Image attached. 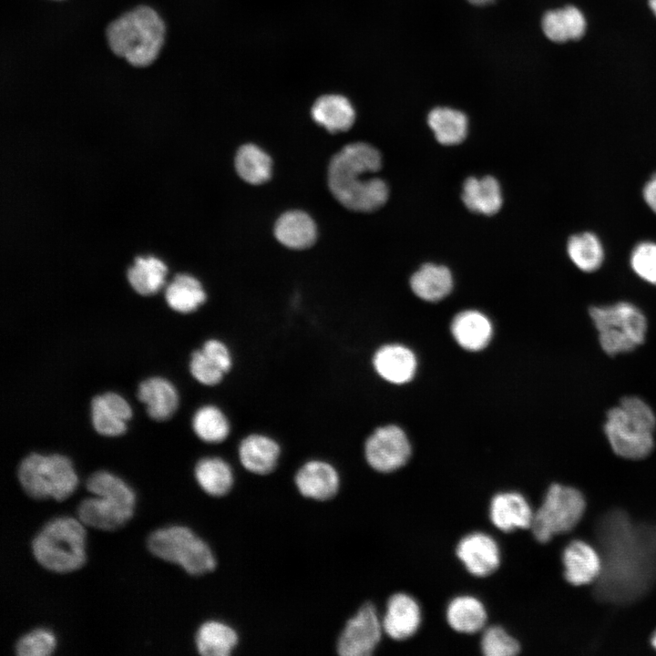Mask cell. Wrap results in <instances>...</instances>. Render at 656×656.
<instances>
[{
  "instance_id": "1",
  "label": "cell",
  "mask_w": 656,
  "mask_h": 656,
  "mask_svg": "<svg viewBox=\"0 0 656 656\" xmlns=\"http://www.w3.org/2000/svg\"><path fill=\"white\" fill-rule=\"evenodd\" d=\"M656 415L641 398L624 396L607 412L604 432L612 451L619 456L640 460L654 448Z\"/></svg>"
},
{
  "instance_id": "2",
  "label": "cell",
  "mask_w": 656,
  "mask_h": 656,
  "mask_svg": "<svg viewBox=\"0 0 656 656\" xmlns=\"http://www.w3.org/2000/svg\"><path fill=\"white\" fill-rule=\"evenodd\" d=\"M164 36L165 26L161 18L147 6L124 14L107 30L112 51L136 67H145L155 60Z\"/></svg>"
},
{
  "instance_id": "3",
  "label": "cell",
  "mask_w": 656,
  "mask_h": 656,
  "mask_svg": "<svg viewBox=\"0 0 656 656\" xmlns=\"http://www.w3.org/2000/svg\"><path fill=\"white\" fill-rule=\"evenodd\" d=\"M82 522L70 517L49 520L31 542L36 560L59 573L74 571L86 562V531Z\"/></svg>"
},
{
  "instance_id": "4",
  "label": "cell",
  "mask_w": 656,
  "mask_h": 656,
  "mask_svg": "<svg viewBox=\"0 0 656 656\" xmlns=\"http://www.w3.org/2000/svg\"><path fill=\"white\" fill-rule=\"evenodd\" d=\"M589 313L598 331L600 344L609 355L633 351L645 340L647 319L632 303L591 306Z\"/></svg>"
},
{
  "instance_id": "5",
  "label": "cell",
  "mask_w": 656,
  "mask_h": 656,
  "mask_svg": "<svg viewBox=\"0 0 656 656\" xmlns=\"http://www.w3.org/2000/svg\"><path fill=\"white\" fill-rule=\"evenodd\" d=\"M18 481L24 491L35 499L68 497L77 486V477L68 457L59 454L48 456L32 453L17 469Z\"/></svg>"
},
{
  "instance_id": "6",
  "label": "cell",
  "mask_w": 656,
  "mask_h": 656,
  "mask_svg": "<svg viewBox=\"0 0 656 656\" xmlns=\"http://www.w3.org/2000/svg\"><path fill=\"white\" fill-rule=\"evenodd\" d=\"M147 546L154 556L179 565L190 575H202L216 567L210 546L188 527L159 528L149 536Z\"/></svg>"
},
{
  "instance_id": "7",
  "label": "cell",
  "mask_w": 656,
  "mask_h": 656,
  "mask_svg": "<svg viewBox=\"0 0 656 656\" xmlns=\"http://www.w3.org/2000/svg\"><path fill=\"white\" fill-rule=\"evenodd\" d=\"M585 508L586 501L579 489L550 485L540 506L534 510L530 528L535 539L547 543L552 537L570 531L583 517Z\"/></svg>"
},
{
  "instance_id": "8",
  "label": "cell",
  "mask_w": 656,
  "mask_h": 656,
  "mask_svg": "<svg viewBox=\"0 0 656 656\" xmlns=\"http://www.w3.org/2000/svg\"><path fill=\"white\" fill-rule=\"evenodd\" d=\"M365 173L334 160L328 168V184L334 198L344 207L369 212L382 207L388 199V188L378 178L364 179Z\"/></svg>"
},
{
  "instance_id": "9",
  "label": "cell",
  "mask_w": 656,
  "mask_h": 656,
  "mask_svg": "<svg viewBox=\"0 0 656 656\" xmlns=\"http://www.w3.org/2000/svg\"><path fill=\"white\" fill-rule=\"evenodd\" d=\"M383 633L376 608L365 603L346 621L337 640V652L341 656H369L376 650Z\"/></svg>"
},
{
  "instance_id": "10",
  "label": "cell",
  "mask_w": 656,
  "mask_h": 656,
  "mask_svg": "<svg viewBox=\"0 0 656 656\" xmlns=\"http://www.w3.org/2000/svg\"><path fill=\"white\" fill-rule=\"evenodd\" d=\"M364 456L373 469L390 473L407 463L411 446L401 428L393 425H384L375 429L366 439Z\"/></svg>"
},
{
  "instance_id": "11",
  "label": "cell",
  "mask_w": 656,
  "mask_h": 656,
  "mask_svg": "<svg viewBox=\"0 0 656 656\" xmlns=\"http://www.w3.org/2000/svg\"><path fill=\"white\" fill-rule=\"evenodd\" d=\"M456 555L473 576L486 577L495 572L501 561L497 541L488 534L477 531L460 538Z\"/></svg>"
},
{
  "instance_id": "12",
  "label": "cell",
  "mask_w": 656,
  "mask_h": 656,
  "mask_svg": "<svg viewBox=\"0 0 656 656\" xmlns=\"http://www.w3.org/2000/svg\"><path fill=\"white\" fill-rule=\"evenodd\" d=\"M340 476L329 462L311 459L298 469L294 484L299 493L317 501H326L335 497L340 488Z\"/></svg>"
},
{
  "instance_id": "13",
  "label": "cell",
  "mask_w": 656,
  "mask_h": 656,
  "mask_svg": "<svg viewBox=\"0 0 656 656\" xmlns=\"http://www.w3.org/2000/svg\"><path fill=\"white\" fill-rule=\"evenodd\" d=\"M422 621L419 603L404 592L393 594L387 600L382 618L384 633L395 641L407 640L416 633Z\"/></svg>"
},
{
  "instance_id": "14",
  "label": "cell",
  "mask_w": 656,
  "mask_h": 656,
  "mask_svg": "<svg viewBox=\"0 0 656 656\" xmlns=\"http://www.w3.org/2000/svg\"><path fill=\"white\" fill-rule=\"evenodd\" d=\"M134 507L110 497H88L77 507L79 520L88 527L114 530L122 527L133 515Z\"/></svg>"
},
{
  "instance_id": "15",
  "label": "cell",
  "mask_w": 656,
  "mask_h": 656,
  "mask_svg": "<svg viewBox=\"0 0 656 656\" xmlns=\"http://www.w3.org/2000/svg\"><path fill=\"white\" fill-rule=\"evenodd\" d=\"M533 516L534 510L529 502L518 492H499L490 500V521L501 531L530 528Z\"/></svg>"
},
{
  "instance_id": "16",
  "label": "cell",
  "mask_w": 656,
  "mask_h": 656,
  "mask_svg": "<svg viewBox=\"0 0 656 656\" xmlns=\"http://www.w3.org/2000/svg\"><path fill=\"white\" fill-rule=\"evenodd\" d=\"M562 564L565 579L576 587L593 582L602 572L600 554L583 540H573L564 548Z\"/></svg>"
},
{
  "instance_id": "17",
  "label": "cell",
  "mask_w": 656,
  "mask_h": 656,
  "mask_svg": "<svg viewBox=\"0 0 656 656\" xmlns=\"http://www.w3.org/2000/svg\"><path fill=\"white\" fill-rule=\"evenodd\" d=\"M132 415L128 402L112 392L95 396L91 401V421L95 430L103 436H117L127 429Z\"/></svg>"
},
{
  "instance_id": "18",
  "label": "cell",
  "mask_w": 656,
  "mask_h": 656,
  "mask_svg": "<svg viewBox=\"0 0 656 656\" xmlns=\"http://www.w3.org/2000/svg\"><path fill=\"white\" fill-rule=\"evenodd\" d=\"M281 446L272 437L253 433L245 436L238 446V456L241 466L256 475H267L277 466Z\"/></svg>"
},
{
  "instance_id": "19",
  "label": "cell",
  "mask_w": 656,
  "mask_h": 656,
  "mask_svg": "<svg viewBox=\"0 0 656 656\" xmlns=\"http://www.w3.org/2000/svg\"><path fill=\"white\" fill-rule=\"evenodd\" d=\"M373 364L383 379L393 384L410 381L416 369L414 354L399 344H387L379 348L374 355Z\"/></svg>"
},
{
  "instance_id": "20",
  "label": "cell",
  "mask_w": 656,
  "mask_h": 656,
  "mask_svg": "<svg viewBox=\"0 0 656 656\" xmlns=\"http://www.w3.org/2000/svg\"><path fill=\"white\" fill-rule=\"evenodd\" d=\"M545 36L551 41L564 43L581 38L587 29L583 12L575 5L548 11L541 21Z\"/></svg>"
},
{
  "instance_id": "21",
  "label": "cell",
  "mask_w": 656,
  "mask_h": 656,
  "mask_svg": "<svg viewBox=\"0 0 656 656\" xmlns=\"http://www.w3.org/2000/svg\"><path fill=\"white\" fill-rule=\"evenodd\" d=\"M138 397L145 404L148 415L158 421L169 418L179 405V395L174 385L161 377L142 381L138 385Z\"/></svg>"
},
{
  "instance_id": "22",
  "label": "cell",
  "mask_w": 656,
  "mask_h": 656,
  "mask_svg": "<svg viewBox=\"0 0 656 656\" xmlns=\"http://www.w3.org/2000/svg\"><path fill=\"white\" fill-rule=\"evenodd\" d=\"M446 618L448 625L456 632L474 634L486 628L487 611L479 599L460 595L447 604Z\"/></svg>"
},
{
  "instance_id": "23",
  "label": "cell",
  "mask_w": 656,
  "mask_h": 656,
  "mask_svg": "<svg viewBox=\"0 0 656 656\" xmlns=\"http://www.w3.org/2000/svg\"><path fill=\"white\" fill-rule=\"evenodd\" d=\"M274 234L284 246L300 250L314 243L317 231L314 221L307 213L290 210L277 220Z\"/></svg>"
},
{
  "instance_id": "24",
  "label": "cell",
  "mask_w": 656,
  "mask_h": 656,
  "mask_svg": "<svg viewBox=\"0 0 656 656\" xmlns=\"http://www.w3.org/2000/svg\"><path fill=\"white\" fill-rule=\"evenodd\" d=\"M451 332L461 347L469 351H478L489 343L492 336V325L481 313L465 311L454 318Z\"/></svg>"
},
{
  "instance_id": "25",
  "label": "cell",
  "mask_w": 656,
  "mask_h": 656,
  "mask_svg": "<svg viewBox=\"0 0 656 656\" xmlns=\"http://www.w3.org/2000/svg\"><path fill=\"white\" fill-rule=\"evenodd\" d=\"M462 200L469 210L485 215L497 213L503 202L500 186L491 176L482 179L470 177L466 179Z\"/></svg>"
},
{
  "instance_id": "26",
  "label": "cell",
  "mask_w": 656,
  "mask_h": 656,
  "mask_svg": "<svg viewBox=\"0 0 656 656\" xmlns=\"http://www.w3.org/2000/svg\"><path fill=\"white\" fill-rule=\"evenodd\" d=\"M238 642L237 631L226 622L216 620L203 622L195 636L197 650L203 656L231 655Z\"/></svg>"
},
{
  "instance_id": "27",
  "label": "cell",
  "mask_w": 656,
  "mask_h": 656,
  "mask_svg": "<svg viewBox=\"0 0 656 656\" xmlns=\"http://www.w3.org/2000/svg\"><path fill=\"white\" fill-rule=\"evenodd\" d=\"M312 117L328 131L335 133L348 130L354 122L355 113L346 97L340 95H325L313 104Z\"/></svg>"
},
{
  "instance_id": "28",
  "label": "cell",
  "mask_w": 656,
  "mask_h": 656,
  "mask_svg": "<svg viewBox=\"0 0 656 656\" xmlns=\"http://www.w3.org/2000/svg\"><path fill=\"white\" fill-rule=\"evenodd\" d=\"M194 476L201 489L212 497L227 495L234 484L231 465L219 456L200 459L194 467Z\"/></svg>"
},
{
  "instance_id": "29",
  "label": "cell",
  "mask_w": 656,
  "mask_h": 656,
  "mask_svg": "<svg viewBox=\"0 0 656 656\" xmlns=\"http://www.w3.org/2000/svg\"><path fill=\"white\" fill-rule=\"evenodd\" d=\"M410 285L419 298L436 302L451 292L453 279L446 267L426 263L411 276Z\"/></svg>"
},
{
  "instance_id": "30",
  "label": "cell",
  "mask_w": 656,
  "mask_h": 656,
  "mask_svg": "<svg viewBox=\"0 0 656 656\" xmlns=\"http://www.w3.org/2000/svg\"><path fill=\"white\" fill-rule=\"evenodd\" d=\"M206 292L198 279L179 273L167 286L165 299L169 306L180 313L196 311L206 301Z\"/></svg>"
},
{
  "instance_id": "31",
  "label": "cell",
  "mask_w": 656,
  "mask_h": 656,
  "mask_svg": "<svg viewBox=\"0 0 656 656\" xmlns=\"http://www.w3.org/2000/svg\"><path fill=\"white\" fill-rule=\"evenodd\" d=\"M167 272L166 264L156 257H137L128 270L127 277L135 292L147 296L156 293L163 286Z\"/></svg>"
},
{
  "instance_id": "32",
  "label": "cell",
  "mask_w": 656,
  "mask_h": 656,
  "mask_svg": "<svg viewBox=\"0 0 656 656\" xmlns=\"http://www.w3.org/2000/svg\"><path fill=\"white\" fill-rule=\"evenodd\" d=\"M427 122L436 140L443 145L461 143L467 134V118L458 110L436 108L428 115Z\"/></svg>"
},
{
  "instance_id": "33",
  "label": "cell",
  "mask_w": 656,
  "mask_h": 656,
  "mask_svg": "<svg viewBox=\"0 0 656 656\" xmlns=\"http://www.w3.org/2000/svg\"><path fill=\"white\" fill-rule=\"evenodd\" d=\"M192 429L202 441L218 444L228 438L231 423L224 412L216 405L200 407L192 417Z\"/></svg>"
},
{
  "instance_id": "34",
  "label": "cell",
  "mask_w": 656,
  "mask_h": 656,
  "mask_svg": "<svg viewBox=\"0 0 656 656\" xmlns=\"http://www.w3.org/2000/svg\"><path fill=\"white\" fill-rule=\"evenodd\" d=\"M235 168L246 182L258 185L266 182L272 174V159L260 148L245 144L237 151Z\"/></svg>"
},
{
  "instance_id": "35",
  "label": "cell",
  "mask_w": 656,
  "mask_h": 656,
  "mask_svg": "<svg viewBox=\"0 0 656 656\" xmlns=\"http://www.w3.org/2000/svg\"><path fill=\"white\" fill-rule=\"evenodd\" d=\"M567 251L572 262L587 272L598 270L604 259L602 245L591 232L571 236L568 241Z\"/></svg>"
},
{
  "instance_id": "36",
  "label": "cell",
  "mask_w": 656,
  "mask_h": 656,
  "mask_svg": "<svg viewBox=\"0 0 656 656\" xmlns=\"http://www.w3.org/2000/svg\"><path fill=\"white\" fill-rule=\"evenodd\" d=\"M86 488L96 496H110L135 506L133 490L122 479L109 472L101 470L90 475L87 479Z\"/></svg>"
},
{
  "instance_id": "37",
  "label": "cell",
  "mask_w": 656,
  "mask_h": 656,
  "mask_svg": "<svg viewBox=\"0 0 656 656\" xmlns=\"http://www.w3.org/2000/svg\"><path fill=\"white\" fill-rule=\"evenodd\" d=\"M480 648L486 656H515L521 650L518 641L498 625L483 630Z\"/></svg>"
},
{
  "instance_id": "38",
  "label": "cell",
  "mask_w": 656,
  "mask_h": 656,
  "mask_svg": "<svg viewBox=\"0 0 656 656\" xmlns=\"http://www.w3.org/2000/svg\"><path fill=\"white\" fill-rule=\"evenodd\" d=\"M56 648V639L46 629H36L22 636L15 644V653L19 656H46Z\"/></svg>"
},
{
  "instance_id": "39",
  "label": "cell",
  "mask_w": 656,
  "mask_h": 656,
  "mask_svg": "<svg viewBox=\"0 0 656 656\" xmlns=\"http://www.w3.org/2000/svg\"><path fill=\"white\" fill-rule=\"evenodd\" d=\"M630 265L638 276L656 285V243L638 244L631 253Z\"/></svg>"
},
{
  "instance_id": "40",
  "label": "cell",
  "mask_w": 656,
  "mask_h": 656,
  "mask_svg": "<svg viewBox=\"0 0 656 656\" xmlns=\"http://www.w3.org/2000/svg\"><path fill=\"white\" fill-rule=\"evenodd\" d=\"M190 372L199 383L213 386L221 382L225 373L215 364L201 349L192 352Z\"/></svg>"
},
{
  "instance_id": "41",
  "label": "cell",
  "mask_w": 656,
  "mask_h": 656,
  "mask_svg": "<svg viewBox=\"0 0 656 656\" xmlns=\"http://www.w3.org/2000/svg\"><path fill=\"white\" fill-rule=\"evenodd\" d=\"M201 350L225 374L232 367V355L228 346L218 339L207 340Z\"/></svg>"
},
{
  "instance_id": "42",
  "label": "cell",
  "mask_w": 656,
  "mask_h": 656,
  "mask_svg": "<svg viewBox=\"0 0 656 656\" xmlns=\"http://www.w3.org/2000/svg\"><path fill=\"white\" fill-rule=\"evenodd\" d=\"M642 193L647 205L656 213V174L645 184Z\"/></svg>"
},
{
  "instance_id": "43",
  "label": "cell",
  "mask_w": 656,
  "mask_h": 656,
  "mask_svg": "<svg viewBox=\"0 0 656 656\" xmlns=\"http://www.w3.org/2000/svg\"><path fill=\"white\" fill-rule=\"evenodd\" d=\"M649 6L653 15L656 16V0H649Z\"/></svg>"
},
{
  "instance_id": "44",
  "label": "cell",
  "mask_w": 656,
  "mask_h": 656,
  "mask_svg": "<svg viewBox=\"0 0 656 656\" xmlns=\"http://www.w3.org/2000/svg\"><path fill=\"white\" fill-rule=\"evenodd\" d=\"M468 1L475 5H485V4L490 3L494 0H468Z\"/></svg>"
},
{
  "instance_id": "45",
  "label": "cell",
  "mask_w": 656,
  "mask_h": 656,
  "mask_svg": "<svg viewBox=\"0 0 656 656\" xmlns=\"http://www.w3.org/2000/svg\"><path fill=\"white\" fill-rule=\"evenodd\" d=\"M651 644L652 648L656 651V630L654 631V633L652 634V636L651 638Z\"/></svg>"
}]
</instances>
